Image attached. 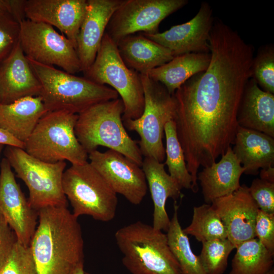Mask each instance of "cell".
<instances>
[{
  "label": "cell",
  "instance_id": "obj_40",
  "mask_svg": "<svg viewBox=\"0 0 274 274\" xmlns=\"http://www.w3.org/2000/svg\"><path fill=\"white\" fill-rule=\"evenodd\" d=\"M72 274H85L84 270V263L78 264L74 269Z\"/></svg>",
  "mask_w": 274,
  "mask_h": 274
},
{
  "label": "cell",
  "instance_id": "obj_4",
  "mask_svg": "<svg viewBox=\"0 0 274 274\" xmlns=\"http://www.w3.org/2000/svg\"><path fill=\"white\" fill-rule=\"evenodd\" d=\"M115 238L131 274H182L166 234L138 221L118 229Z\"/></svg>",
  "mask_w": 274,
  "mask_h": 274
},
{
  "label": "cell",
  "instance_id": "obj_18",
  "mask_svg": "<svg viewBox=\"0 0 274 274\" xmlns=\"http://www.w3.org/2000/svg\"><path fill=\"white\" fill-rule=\"evenodd\" d=\"M41 91V83L19 42L9 55L0 62L1 104L40 96Z\"/></svg>",
  "mask_w": 274,
  "mask_h": 274
},
{
  "label": "cell",
  "instance_id": "obj_30",
  "mask_svg": "<svg viewBox=\"0 0 274 274\" xmlns=\"http://www.w3.org/2000/svg\"><path fill=\"white\" fill-rule=\"evenodd\" d=\"M234 249V245L227 238L202 243L198 257L207 274H223L229 255Z\"/></svg>",
  "mask_w": 274,
  "mask_h": 274
},
{
  "label": "cell",
  "instance_id": "obj_34",
  "mask_svg": "<svg viewBox=\"0 0 274 274\" xmlns=\"http://www.w3.org/2000/svg\"><path fill=\"white\" fill-rule=\"evenodd\" d=\"M248 189L259 210L274 213V183L257 178Z\"/></svg>",
  "mask_w": 274,
  "mask_h": 274
},
{
  "label": "cell",
  "instance_id": "obj_16",
  "mask_svg": "<svg viewBox=\"0 0 274 274\" xmlns=\"http://www.w3.org/2000/svg\"><path fill=\"white\" fill-rule=\"evenodd\" d=\"M87 5V0H25L24 11L27 19L57 28L76 50Z\"/></svg>",
  "mask_w": 274,
  "mask_h": 274
},
{
  "label": "cell",
  "instance_id": "obj_14",
  "mask_svg": "<svg viewBox=\"0 0 274 274\" xmlns=\"http://www.w3.org/2000/svg\"><path fill=\"white\" fill-rule=\"evenodd\" d=\"M215 19L211 6L202 2L189 21L155 34L142 33L169 50L174 57L191 53H210L209 39Z\"/></svg>",
  "mask_w": 274,
  "mask_h": 274
},
{
  "label": "cell",
  "instance_id": "obj_23",
  "mask_svg": "<svg viewBox=\"0 0 274 274\" xmlns=\"http://www.w3.org/2000/svg\"><path fill=\"white\" fill-rule=\"evenodd\" d=\"M117 46L126 66L140 74H146L174 58L169 50L142 33L125 37Z\"/></svg>",
  "mask_w": 274,
  "mask_h": 274
},
{
  "label": "cell",
  "instance_id": "obj_2",
  "mask_svg": "<svg viewBox=\"0 0 274 274\" xmlns=\"http://www.w3.org/2000/svg\"><path fill=\"white\" fill-rule=\"evenodd\" d=\"M124 105L117 98L92 106L78 114L75 131L88 154L104 146L142 166L143 158L137 142L126 131L122 120Z\"/></svg>",
  "mask_w": 274,
  "mask_h": 274
},
{
  "label": "cell",
  "instance_id": "obj_19",
  "mask_svg": "<svg viewBox=\"0 0 274 274\" xmlns=\"http://www.w3.org/2000/svg\"><path fill=\"white\" fill-rule=\"evenodd\" d=\"M245 169L234 154L231 147L221 155L220 160L203 167L197 175L206 203L230 195L241 186L239 180Z\"/></svg>",
  "mask_w": 274,
  "mask_h": 274
},
{
  "label": "cell",
  "instance_id": "obj_29",
  "mask_svg": "<svg viewBox=\"0 0 274 274\" xmlns=\"http://www.w3.org/2000/svg\"><path fill=\"white\" fill-rule=\"evenodd\" d=\"M164 133L166 140L165 151L166 157L164 164L168 167V174L182 189L192 190V176L187 168L184 153L177 137L174 120L166 122L164 128Z\"/></svg>",
  "mask_w": 274,
  "mask_h": 274
},
{
  "label": "cell",
  "instance_id": "obj_33",
  "mask_svg": "<svg viewBox=\"0 0 274 274\" xmlns=\"http://www.w3.org/2000/svg\"><path fill=\"white\" fill-rule=\"evenodd\" d=\"M20 32V23L8 11L0 10V62L19 43Z\"/></svg>",
  "mask_w": 274,
  "mask_h": 274
},
{
  "label": "cell",
  "instance_id": "obj_37",
  "mask_svg": "<svg viewBox=\"0 0 274 274\" xmlns=\"http://www.w3.org/2000/svg\"><path fill=\"white\" fill-rule=\"evenodd\" d=\"M9 12L19 23L26 19L24 11L25 0H9Z\"/></svg>",
  "mask_w": 274,
  "mask_h": 274
},
{
  "label": "cell",
  "instance_id": "obj_8",
  "mask_svg": "<svg viewBox=\"0 0 274 274\" xmlns=\"http://www.w3.org/2000/svg\"><path fill=\"white\" fill-rule=\"evenodd\" d=\"M144 95V109L142 115L134 120L123 121L124 126L135 131L140 138L141 152L145 157L162 162L165 157L162 139L164 128L174 120L175 102L173 95L165 87L146 74H140Z\"/></svg>",
  "mask_w": 274,
  "mask_h": 274
},
{
  "label": "cell",
  "instance_id": "obj_43",
  "mask_svg": "<svg viewBox=\"0 0 274 274\" xmlns=\"http://www.w3.org/2000/svg\"><path fill=\"white\" fill-rule=\"evenodd\" d=\"M4 145L0 144V156H1V152L4 148Z\"/></svg>",
  "mask_w": 274,
  "mask_h": 274
},
{
  "label": "cell",
  "instance_id": "obj_26",
  "mask_svg": "<svg viewBox=\"0 0 274 274\" xmlns=\"http://www.w3.org/2000/svg\"><path fill=\"white\" fill-rule=\"evenodd\" d=\"M229 274H265L273 268L274 253L254 238L236 247Z\"/></svg>",
  "mask_w": 274,
  "mask_h": 274
},
{
  "label": "cell",
  "instance_id": "obj_1",
  "mask_svg": "<svg viewBox=\"0 0 274 274\" xmlns=\"http://www.w3.org/2000/svg\"><path fill=\"white\" fill-rule=\"evenodd\" d=\"M39 224L29 247L38 274H72L84 263V242L78 218L67 206L38 211Z\"/></svg>",
  "mask_w": 274,
  "mask_h": 274
},
{
  "label": "cell",
  "instance_id": "obj_45",
  "mask_svg": "<svg viewBox=\"0 0 274 274\" xmlns=\"http://www.w3.org/2000/svg\"><path fill=\"white\" fill-rule=\"evenodd\" d=\"M0 104H1V102H0Z\"/></svg>",
  "mask_w": 274,
  "mask_h": 274
},
{
  "label": "cell",
  "instance_id": "obj_7",
  "mask_svg": "<svg viewBox=\"0 0 274 274\" xmlns=\"http://www.w3.org/2000/svg\"><path fill=\"white\" fill-rule=\"evenodd\" d=\"M84 74L96 83L109 85L118 93L124 105L123 121L142 115L144 95L140 74L126 66L117 44L106 32L94 62Z\"/></svg>",
  "mask_w": 274,
  "mask_h": 274
},
{
  "label": "cell",
  "instance_id": "obj_36",
  "mask_svg": "<svg viewBox=\"0 0 274 274\" xmlns=\"http://www.w3.org/2000/svg\"><path fill=\"white\" fill-rule=\"evenodd\" d=\"M18 241L17 237L0 212V269Z\"/></svg>",
  "mask_w": 274,
  "mask_h": 274
},
{
  "label": "cell",
  "instance_id": "obj_31",
  "mask_svg": "<svg viewBox=\"0 0 274 274\" xmlns=\"http://www.w3.org/2000/svg\"><path fill=\"white\" fill-rule=\"evenodd\" d=\"M251 78L261 89L274 93V47L272 44L261 47L254 56Z\"/></svg>",
  "mask_w": 274,
  "mask_h": 274
},
{
  "label": "cell",
  "instance_id": "obj_32",
  "mask_svg": "<svg viewBox=\"0 0 274 274\" xmlns=\"http://www.w3.org/2000/svg\"><path fill=\"white\" fill-rule=\"evenodd\" d=\"M0 274H38L29 246L24 245L18 240L1 268Z\"/></svg>",
  "mask_w": 274,
  "mask_h": 274
},
{
  "label": "cell",
  "instance_id": "obj_27",
  "mask_svg": "<svg viewBox=\"0 0 274 274\" xmlns=\"http://www.w3.org/2000/svg\"><path fill=\"white\" fill-rule=\"evenodd\" d=\"M174 207L166 235L169 247L180 266L182 274H207L198 256L193 252L188 235L180 225L177 201H175Z\"/></svg>",
  "mask_w": 274,
  "mask_h": 274
},
{
  "label": "cell",
  "instance_id": "obj_24",
  "mask_svg": "<svg viewBox=\"0 0 274 274\" xmlns=\"http://www.w3.org/2000/svg\"><path fill=\"white\" fill-rule=\"evenodd\" d=\"M47 112L40 96L0 104V127L24 143Z\"/></svg>",
  "mask_w": 274,
  "mask_h": 274
},
{
  "label": "cell",
  "instance_id": "obj_42",
  "mask_svg": "<svg viewBox=\"0 0 274 274\" xmlns=\"http://www.w3.org/2000/svg\"><path fill=\"white\" fill-rule=\"evenodd\" d=\"M265 274H274V269L273 268L271 269L270 270H269L268 272L266 273Z\"/></svg>",
  "mask_w": 274,
  "mask_h": 274
},
{
  "label": "cell",
  "instance_id": "obj_39",
  "mask_svg": "<svg viewBox=\"0 0 274 274\" xmlns=\"http://www.w3.org/2000/svg\"><path fill=\"white\" fill-rule=\"evenodd\" d=\"M261 179L274 183V167L262 168L260 172Z\"/></svg>",
  "mask_w": 274,
  "mask_h": 274
},
{
  "label": "cell",
  "instance_id": "obj_13",
  "mask_svg": "<svg viewBox=\"0 0 274 274\" xmlns=\"http://www.w3.org/2000/svg\"><path fill=\"white\" fill-rule=\"evenodd\" d=\"M0 212L18 240L29 246L37 228L38 211L25 198L6 158L0 164Z\"/></svg>",
  "mask_w": 274,
  "mask_h": 274
},
{
  "label": "cell",
  "instance_id": "obj_12",
  "mask_svg": "<svg viewBox=\"0 0 274 274\" xmlns=\"http://www.w3.org/2000/svg\"><path fill=\"white\" fill-rule=\"evenodd\" d=\"M88 159L117 194L133 204L142 202L148 185L141 166L111 149L104 152L94 150L88 154Z\"/></svg>",
  "mask_w": 274,
  "mask_h": 274
},
{
  "label": "cell",
  "instance_id": "obj_25",
  "mask_svg": "<svg viewBox=\"0 0 274 274\" xmlns=\"http://www.w3.org/2000/svg\"><path fill=\"white\" fill-rule=\"evenodd\" d=\"M210 60V53L185 54L174 57L168 62L151 70L146 75L162 84L173 95L187 80L206 71Z\"/></svg>",
  "mask_w": 274,
  "mask_h": 274
},
{
  "label": "cell",
  "instance_id": "obj_10",
  "mask_svg": "<svg viewBox=\"0 0 274 274\" xmlns=\"http://www.w3.org/2000/svg\"><path fill=\"white\" fill-rule=\"evenodd\" d=\"M20 25L19 42L28 59L44 65L60 67L72 74L82 72L74 45L52 26L27 19Z\"/></svg>",
  "mask_w": 274,
  "mask_h": 274
},
{
  "label": "cell",
  "instance_id": "obj_28",
  "mask_svg": "<svg viewBox=\"0 0 274 274\" xmlns=\"http://www.w3.org/2000/svg\"><path fill=\"white\" fill-rule=\"evenodd\" d=\"M183 231L201 243L227 238L226 228L211 204L194 207L191 222Z\"/></svg>",
  "mask_w": 274,
  "mask_h": 274
},
{
  "label": "cell",
  "instance_id": "obj_41",
  "mask_svg": "<svg viewBox=\"0 0 274 274\" xmlns=\"http://www.w3.org/2000/svg\"><path fill=\"white\" fill-rule=\"evenodd\" d=\"M9 0H0V10L7 11L9 12Z\"/></svg>",
  "mask_w": 274,
  "mask_h": 274
},
{
  "label": "cell",
  "instance_id": "obj_5",
  "mask_svg": "<svg viewBox=\"0 0 274 274\" xmlns=\"http://www.w3.org/2000/svg\"><path fill=\"white\" fill-rule=\"evenodd\" d=\"M78 115L65 111L47 112L40 120L24 150L43 161H69L80 164L88 154L79 142L75 131Z\"/></svg>",
  "mask_w": 274,
  "mask_h": 274
},
{
  "label": "cell",
  "instance_id": "obj_3",
  "mask_svg": "<svg viewBox=\"0 0 274 274\" xmlns=\"http://www.w3.org/2000/svg\"><path fill=\"white\" fill-rule=\"evenodd\" d=\"M28 59L41 83L40 96L48 112L78 115L94 105L118 98V93L107 85Z\"/></svg>",
  "mask_w": 274,
  "mask_h": 274
},
{
  "label": "cell",
  "instance_id": "obj_38",
  "mask_svg": "<svg viewBox=\"0 0 274 274\" xmlns=\"http://www.w3.org/2000/svg\"><path fill=\"white\" fill-rule=\"evenodd\" d=\"M0 144L22 148L24 143L16 139L8 131L0 127Z\"/></svg>",
  "mask_w": 274,
  "mask_h": 274
},
{
  "label": "cell",
  "instance_id": "obj_44",
  "mask_svg": "<svg viewBox=\"0 0 274 274\" xmlns=\"http://www.w3.org/2000/svg\"><path fill=\"white\" fill-rule=\"evenodd\" d=\"M85 274H91V273H88V272H85Z\"/></svg>",
  "mask_w": 274,
  "mask_h": 274
},
{
  "label": "cell",
  "instance_id": "obj_20",
  "mask_svg": "<svg viewBox=\"0 0 274 274\" xmlns=\"http://www.w3.org/2000/svg\"><path fill=\"white\" fill-rule=\"evenodd\" d=\"M239 126L274 138V94L264 91L250 78L238 110Z\"/></svg>",
  "mask_w": 274,
  "mask_h": 274
},
{
  "label": "cell",
  "instance_id": "obj_6",
  "mask_svg": "<svg viewBox=\"0 0 274 274\" xmlns=\"http://www.w3.org/2000/svg\"><path fill=\"white\" fill-rule=\"evenodd\" d=\"M62 187L73 208L72 213L77 218L88 215L102 222L114 218L117 194L89 161L72 164L65 169Z\"/></svg>",
  "mask_w": 274,
  "mask_h": 274
},
{
  "label": "cell",
  "instance_id": "obj_15",
  "mask_svg": "<svg viewBox=\"0 0 274 274\" xmlns=\"http://www.w3.org/2000/svg\"><path fill=\"white\" fill-rule=\"evenodd\" d=\"M211 205L226 228L227 238L235 248L255 238L254 228L259 209L245 184L232 194L215 199Z\"/></svg>",
  "mask_w": 274,
  "mask_h": 274
},
{
  "label": "cell",
  "instance_id": "obj_21",
  "mask_svg": "<svg viewBox=\"0 0 274 274\" xmlns=\"http://www.w3.org/2000/svg\"><path fill=\"white\" fill-rule=\"evenodd\" d=\"M141 167L145 176L153 203L152 226L167 232L170 219L166 210L168 198L175 201L182 196V189L164 169V164L156 160L145 157Z\"/></svg>",
  "mask_w": 274,
  "mask_h": 274
},
{
  "label": "cell",
  "instance_id": "obj_35",
  "mask_svg": "<svg viewBox=\"0 0 274 274\" xmlns=\"http://www.w3.org/2000/svg\"><path fill=\"white\" fill-rule=\"evenodd\" d=\"M254 231L255 237L268 250L274 253V213L258 209Z\"/></svg>",
  "mask_w": 274,
  "mask_h": 274
},
{
  "label": "cell",
  "instance_id": "obj_22",
  "mask_svg": "<svg viewBox=\"0 0 274 274\" xmlns=\"http://www.w3.org/2000/svg\"><path fill=\"white\" fill-rule=\"evenodd\" d=\"M232 151L248 175L273 167L274 138L238 126Z\"/></svg>",
  "mask_w": 274,
  "mask_h": 274
},
{
  "label": "cell",
  "instance_id": "obj_9",
  "mask_svg": "<svg viewBox=\"0 0 274 274\" xmlns=\"http://www.w3.org/2000/svg\"><path fill=\"white\" fill-rule=\"evenodd\" d=\"M4 155L18 178L28 189V201L36 211L48 207L67 206L62 187L65 161L48 163L28 154L24 149L6 146Z\"/></svg>",
  "mask_w": 274,
  "mask_h": 274
},
{
  "label": "cell",
  "instance_id": "obj_17",
  "mask_svg": "<svg viewBox=\"0 0 274 274\" xmlns=\"http://www.w3.org/2000/svg\"><path fill=\"white\" fill-rule=\"evenodd\" d=\"M123 2L87 0L86 12L78 36L76 48L83 73L94 62L111 17Z\"/></svg>",
  "mask_w": 274,
  "mask_h": 274
},
{
  "label": "cell",
  "instance_id": "obj_11",
  "mask_svg": "<svg viewBox=\"0 0 274 274\" xmlns=\"http://www.w3.org/2000/svg\"><path fill=\"white\" fill-rule=\"evenodd\" d=\"M187 3V0H124L111 17L105 32L116 44L136 32L157 33L161 22Z\"/></svg>",
  "mask_w": 274,
  "mask_h": 274
}]
</instances>
